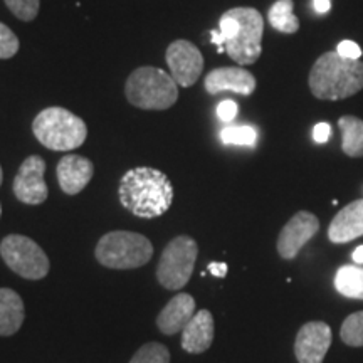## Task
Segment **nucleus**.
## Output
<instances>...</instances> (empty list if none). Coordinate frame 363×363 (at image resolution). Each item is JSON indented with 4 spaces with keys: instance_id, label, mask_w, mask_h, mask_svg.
I'll list each match as a JSON object with an SVG mask.
<instances>
[{
    "instance_id": "nucleus-1",
    "label": "nucleus",
    "mask_w": 363,
    "mask_h": 363,
    "mask_svg": "<svg viewBox=\"0 0 363 363\" xmlns=\"http://www.w3.org/2000/svg\"><path fill=\"white\" fill-rule=\"evenodd\" d=\"M264 19L256 9L235 7L224 12L219 21V30H211V40L217 52H227L240 66L256 62L261 56Z\"/></svg>"
},
{
    "instance_id": "nucleus-2",
    "label": "nucleus",
    "mask_w": 363,
    "mask_h": 363,
    "mask_svg": "<svg viewBox=\"0 0 363 363\" xmlns=\"http://www.w3.org/2000/svg\"><path fill=\"white\" fill-rule=\"evenodd\" d=\"M118 197L130 214L140 219H155L170 208L174 202V187L163 172L138 167L121 177Z\"/></svg>"
},
{
    "instance_id": "nucleus-3",
    "label": "nucleus",
    "mask_w": 363,
    "mask_h": 363,
    "mask_svg": "<svg viewBox=\"0 0 363 363\" xmlns=\"http://www.w3.org/2000/svg\"><path fill=\"white\" fill-rule=\"evenodd\" d=\"M308 83L318 99L350 98L363 88V62L340 56L337 51L325 52L313 65Z\"/></svg>"
},
{
    "instance_id": "nucleus-4",
    "label": "nucleus",
    "mask_w": 363,
    "mask_h": 363,
    "mask_svg": "<svg viewBox=\"0 0 363 363\" xmlns=\"http://www.w3.org/2000/svg\"><path fill=\"white\" fill-rule=\"evenodd\" d=\"M126 99L140 110H169L179 99V84L163 69L143 66L126 79Z\"/></svg>"
},
{
    "instance_id": "nucleus-5",
    "label": "nucleus",
    "mask_w": 363,
    "mask_h": 363,
    "mask_svg": "<svg viewBox=\"0 0 363 363\" xmlns=\"http://www.w3.org/2000/svg\"><path fill=\"white\" fill-rule=\"evenodd\" d=\"M33 131L40 145L52 152H69L81 147L88 126L79 116L61 106L45 108L34 118Z\"/></svg>"
},
{
    "instance_id": "nucleus-6",
    "label": "nucleus",
    "mask_w": 363,
    "mask_h": 363,
    "mask_svg": "<svg viewBox=\"0 0 363 363\" xmlns=\"http://www.w3.org/2000/svg\"><path fill=\"white\" fill-rule=\"evenodd\" d=\"M94 256L108 269H136L152 259L153 244L138 233L113 230L98 240Z\"/></svg>"
},
{
    "instance_id": "nucleus-7",
    "label": "nucleus",
    "mask_w": 363,
    "mask_h": 363,
    "mask_svg": "<svg viewBox=\"0 0 363 363\" xmlns=\"http://www.w3.org/2000/svg\"><path fill=\"white\" fill-rule=\"evenodd\" d=\"M197 256V242L190 235H177L167 244L158 261V283L170 291H179L192 278Z\"/></svg>"
},
{
    "instance_id": "nucleus-8",
    "label": "nucleus",
    "mask_w": 363,
    "mask_h": 363,
    "mask_svg": "<svg viewBox=\"0 0 363 363\" xmlns=\"http://www.w3.org/2000/svg\"><path fill=\"white\" fill-rule=\"evenodd\" d=\"M0 256L9 269H12L24 279H43L48 276L49 267H51V262L43 247L30 238L21 234H11L2 239Z\"/></svg>"
},
{
    "instance_id": "nucleus-9",
    "label": "nucleus",
    "mask_w": 363,
    "mask_h": 363,
    "mask_svg": "<svg viewBox=\"0 0 363 363\" xmlns=\"http://www.w3.org/2000/svg\"><path fill=\"white\" fill-rule=\"evenodd\" d=\"M167 65L170 66L172 78L184 88H190L197 83L203 69L202 52L194 43L185 39L174 40L165 54Z\"/></svg>"
},
{
    "instance_id": "nucleus-10",
    "label": "nucleus",
    "mask_w": 363,
    "mask_h": 363,
    "mask_svg": "<svg viewBox=\"0 0 363 363\" xmlns=\"http://www.w3.org/2000/svg\"><path fill=\"white\" fill-rule=\"evenodd\" d=\"M45 162L43 157H27L19 167L12 189L16 199L27 206H40L48 199L49 190L44 180Z\"/></svg>"
},
{
    "instance_id": "nucleus-11",
    "label": "nucleus",
    "mask_w": 363,
    "mask_h": 363,
    "mask_svg": "<svg viewBox=\"0 0 363 363\" xmlns=\"http://www.w3.org/2000/svg\"><path fill=\"white\" fill-rule=\"evenodd\" d=\"M318 230H320V220L315 214L306 211L296 212L281 229L276 244L278 254L286 261L294 259L308 240L315 238Z\"/></svg>"
},
{
    "instance_id": "nucleus-12",
    "label": "nucleus",
    "mask_w": 363,
    "mask_h": 363,
    "mask_svg": "<svg viewBox=\"0 0 363 363\" xmlns=\"http://www.w3.org/2000/svg\"><path fill=\"white\" fill-rule=\"evenodd\" d=\"M331 328L323 321H308L299 328L294 340L298 363H323L331 347Z\"/></svg>"
},
{
    "instance_id": "nucleus-13",
    "label": "nucleus",
    "mask_w": 363,
    "mask_h": 363,
    "mask_svg": "<svg viewBox=\"0 0 363 363\" xmlns=\"http://www.w3.org/2000/svg\"><path fill=\"white\" fill-rule=\"evenodd\" d=\"M206 91L211 94L225 93V91H233L235 94H242L249 96L256 89V78L252 72H249L244 67H217L206 76L203 81Z\"/></svg>"
},
{
    "instance_id": "nucleus-14",
    "label": "nucleus",
    "mask_w": 363,
    "mask_h": 363,
    "mask_svg": "<svg viewBox=\"0 0 363 363\" xmlns=\"http://www.w3.org/2000/svg\"><path fill=\"white\" fill-rule=\"evenodd\" d=\"M93 162L81 155H66L57 163L56 175L59 187L67 195L83 192L86 185L93 179Z\"/></svg>"
},
{
    "instance_id": "nucleus-15",
    "label": "nucleus",
    "mask_w": 363,
    "mask_h": 363,
    "mask_svg": "<svg viewBox=\"0 0 363 363\" xmlns=\"http://www.w3.org/2000/svg\"><path fill=\"white\" fill-rule=\"evenodd\" d=\"M195 313V299L187 293L177 294L167 303L165 308L157 316V326L163 335H177L184 331Z\"/></svg>"
},
{
    "instance_id": "nucleus-16",
    "label": "nucleus",
    "mask_w": 363,
    "mask_h": 363,
    "mask_svg": "<svg viewBox=\"0 0 363 363\" xmlns=\"http://www.w3.org/2000/svg\"><path fill=\"white\" fill-rule=\"evenodd\" d=\"M214 342V316L208 310H199L182 331V348L199 355L211 348Z\"/></svg>"
},
{
    "instance_id": "nucleus-17",
    "label": "nucleus",
    "mask_w": 363,
    "mask_h": 363,
    "mask_svg": "<svg viewBox=\"0 0 363 363\" xmlns=\"http://www.w3.org/2000/svg\"><path fill=\"white\" fill-rule=\"evenodd\" d=\"M363 235V199L348 203L328 227V239L335 244L352 242Z\"/></svg>"
},
{
    "instance_id": "nucleus-18",
    "label": "nucleus",
    "mask_w": 363,
    "mask_h": 363,
    "mask_svg": "<svg viewBox=\"0 0 363 363\" xmlns=\"http://www.w3.org/2000/svg\"><path fill=\"white\" fill-rule=\"evenodd\" d=\"M22 298L11 288H0V337H12L24 323Z\"/></svg>"
},
{
    "instance_id": "nucleus-19",
    "label": "nucleus",
    "mask_w": 363,
    "mask_h": 363,
    "mask_svg": "<svg viewBox=\"0 0 363 363\" xmlns=\"http://www.w3.org/2000/svg\"><path fill=\"white\" fill-rule=\"evenodd\" d=\"M342 130V148L345 155L363 157V120L355 116H342L338 120Z\"/></svg>"
},
{
    "instance_id": "nucleus-20",
    "label": "nucleus",
    "mask_w": 363,
    "mask_h": 363,
    "mask_svg": "<svg viewBox=\"0 0 363 363\" xmlns=\"http://www.w3.org/2000/svg\"><path fill=\"white\" fill-rule=\"evenodd\" d=\"M335 289L345 298L363 299V266H342L335 274Z\"/></svg>"
},
{
    "instance_id": "nucleus-21",
    "label": "nucleus",
    "mask_w": 363,
    "mask_h": 363,
    "mask_svg": "<svg viewBox=\"0 0 363 363\" xmlns=\"http://www.w3.org/2000/svg\"><path fill=\"white\" fill-rule=\"evenodd\" d=\"M294 4L293 0H278L274 2L267 12V19L269 24L274 27L276 30L283 34H294L299 29V21L293 12Z\"/></svg>"
},
{
    "instance_id": "nucleus-22",
    "label": "nucleus",
    "mask_w": 363,
    "mask_h": 363,
    "mask_svg": "<svg viewBox=\"0 0 363 363\" xmlns=\"http://www.w3.org/2000/svg\"><path fill=\"white\" fill-rule=\"evenodd\" d=\"M340 338L348 347H363V311H357L345 318L340 328Z\"/></svg>"
},
{
    "instance_id": "nucleus-23",
    "label": "nucleus",
    "mask_w": 363,
    "mask_h": 363,
    "mask_svg": "<svg viewBox=\"0 0 363 363\" xmlns=\"http://www.w3.org/2000/svg\"><path fill=\"white\" fill-rule=\"evenodd\" d=\"M130 363H170V350L165 345L152 342L138 348Z\"/></svg>"
},
{
    "instance_id": "nucleus-24",
    "label": "nucleus",
    "mask_w": 363,
    "mask_h": 363,
    "mask_svg": "<svg viewBox=\"0 0 363 363\" xmlns=\"http://www.w3.org/2000/svg\"><path fill=\"white\" fill-rule=\"evenodd\" d=\"M220 138L225 145L252 147L257 140V133L252 126H227L220 131Z\"/></svg>"
},
{
    "instance_id": "nucleus-25",
    "label": "nucleus",
    "mask_w": 363,
    "mask_h": 363,
    "mask_svg": "<svg viewBox=\"0 0 363 363\" xmlns=\"http://www.w3.org/2000/svg\"><path fill=\"white\" fill-rule=\"evenodd\" d=\"M4 2L17 19L30 22L38 17L40 0H4Z\"/></svg>"
},
{
    "instance_id": "nucleus-26",
    "label": "nucleus",
    "mask_w": 363,
    "mask_h": 363,
    "mask_svg": "<svg viewBox=\"0 0 363 363\" xmlns=\"http://www.w3.org/2000/svg\"><path fill=\"white\" fill-rule=\"evenodd\" d=\"M19 39L9 29L6 24L0 22V59H11L19 52Z\"/></svg>"
},
{
    "instance_id": "nucleus-27",
    "label": "nucleus",
    "mask_w": 363,
    "mask_h": 363,
    "mask_svg": "<svg viewBox=\"0 0 363 363\" xmlns=\"http://www.w3.org/2000/svg\"><path fill=\"white\" fill-rule=\"evenodd\" d=\"M239 113V106L238 103L233 101V99H224V101L219 103L217 106V116L222 121H233Z\"/></svg>"
},
{
    "instance_id": "nucleus-28",
    "label": "nucleus",
    "mask_w": 363,
    "mask_h": 363,
    "mask_svg": "<svg viewBox=\"0 0 363 363\" xmlns=\"http://www.w3.org/2000/svg\"><path fill=\"white\" fill-rule=\"evenodd\" d=\"M337 52L340 56L347 59H360L362 57V48L353 40H343V43L338 44Z\"/></svg>"
},
{
    "instance_id": "nucleus-29",
    "label": "nucleus",
    "mask_w": 363,
    "mask_h": 363,
    "mask_svg": "<svg viewBox=\"0 0 363 363\" xmlns=\"http://www.w3.org/2000/svg\"><path fill=\"white\" fill-rule=\"evenodd\" d=\"M330 135H331V128L328 123H318L315 128H313V140H315L316 143H326L330 140Z\"/></svg>"
},
{
    "instance_id": "nucleus-30",
    "label": "nucleus",
    "mask_w": 363,
    "mask_h": 363,
    "mask_svg": "<svg viewBox=\"0 0 363 363\" xmlns=\"http://www.w3.org/2000/svg\"><path fill=\"white\" fill-rule=\"evenodd\" d=\"M207 269L211 271V274H214L216 278H225V276H227V264H225V262H211Z\"/></svg>"
},
{
    "instance_id": "nucleus-31",
    "label": "nucleus",
    "mask_w": 363,
    "mask_h": 363,
    "mask_svg": "<svg viewBox=\"0 0 363 363\" xmlns=\"http://www.w3.org/2000/svg\"><path fill=\"white\" fill-rule=\"evenodd\" d=\"M313 7L318 13H326L330 11L331 2L330 0H313Z\"/></svg>"
},
{
    "instance_id": "nucleus-32",
    "label": "nucleus",
    "mask_w": 363,
    "mask_h": 363,
    "mask_svg": "<svg viewBox=\"0 0 363 363\" xmlns=\"http://www.w3.org/2000/svg\"><path fill=\"white\" fill-rule=\"evenodd\" d=\"M352 257H353V262H355L357 266H363V246H358L355 251H353Z\"/></svg>"
},
{
    "instance_id": "nucleus-33",
    "label": "nucleus",
    "mask_w": 363,
    "mask_h": 363,
    "mask_svg": "<svg viewBox=\"0 0 363 363\" xmlns=\"http://www.w3.org/2000/svg\"><path fill=\"white\" fill-rule=\"evenodd\" d=\"M2 180H4V172H2V167H0V185H2Z\"/></svg>"
},
{
    "instance_id": "nucleus-34",
    "label": "nucleus",
    "mask_w": 363,
    "mask_h": 363,
    "mask_svg": "<svg viewBox=\"0 0 363 363\" xmlns=\"http://www.w3.org/2000/svg\"><path fill=\"white\" fill-rule=\"evenodd\" d=\"M0 216H2V203H0Z\"/></svg>"
}]
</instances>
